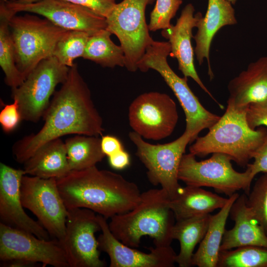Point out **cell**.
Masks as SVG:
<instances>
[{
  "mask_svg": "<svg viewBox=\"0 0 267 267\" xmlns=\"http://www.w3.org/2000/svg\"><path fill=\"white\" fill-rule=\"evenodd\" d=\"M43 118L44 125L38 132L13 144L12 153L17 162L24 164L44 144L65 135H102V119L77 64L70 67L67 79L54 92Z\"/></svg>",
  "mask_w": 267,
  "mask_h": 267,
  "instance_id": "cell-1",
  "label": "cell"
},
{
  "mask_svg": "<svg viewBox=\"0 0 267 267\" xmlns=\"http://www.w3.org/2000/svg\"><path fill=\"white\" fill-rule=\"evenodd\" d=\"M56 181L68 210L88 209L106 220L132 210L141 199L136 184L96 166L71 171Z\"/></svg>",
  "mask_w": 267,
  "mask_h": 267,
  "instance_id": "cell-2",
  "label": "cell"
},
{
  "mask_svg": "<svg viewBox=\"0 0 267 267\" xmlns=\"http://www.w3.org/2000/svg\"><path fill=\"white\" fill-rule=\"evenodd\" d=\"M170 200L161 188L142 192L140 201L134 208L110 219V231L122 243L133 248L139 246L144 236L153 239L155 246H171L176 219Z\"/></svg>",
  "mask_w": 267,
  "mask_h": 267,
  "instance_id": "cell-3",
  "label": "cell"
},
{
  "mask_svg": "<svg viewBox=\"0 0 267 267\" xmlns=\"http://www.w3.org/2000/svg\"><path fill=\"white\" fill-rule=\"evenodd\" d=\"M247 108H237L227 103L223 115L206 135L196 138L189 148V153L201 157L222 153L238 166L247 167L267 134L265 127L253 130L249 126Z\"/></svg>",
  "mask_w": 267,
  "mask_h": 267,
  "instance_id": "cell-4",
  "label": "cell"
},
{
  "mask_svg": "<svg viewBox=\"0 0 267 267\" xmlns=\"http://www.w3.org/2000/svg\"><path fill=\"white\" fill-rule=\"evenodd\" d=\"M171 46L167 42L153 40L138 64V70L145 72L153 69L162 77L177 98L185 116L184 131L191 135V142L204 129H210L220 116L206 109L187 84V78L179 77L168 63Z\"/></svg>",
  "mask_w": 267,
  "mask_h": 267,
  "instance_id": "cell-5",
  "label": "cell"
},
{
  "mask_svg": "<svg viewBox=\"0 0 267 267\" xmlns=\"http://www.w3.org/2000/svg\"><path fill=\"white\" fill-rule=\"evenodd\" d=\"M9 26L16 64L24 80L41 61L53 56L57 42L67 31L45 18L30 14L14 15Z\"/></svg>",
  "mask_w": 267,
  "mask_h": 267,
  "instance_id": "cell-6",
  "label": "cell"
},
{
  "mask_svg": "<svg viewBox=\"0 0 267 267\" xmlns=\"http://www.w3.org/2000/svg\"><path fill=\"white\" fill-rule=\"evenodd\" d=\"M231 158L225 154L213 153L206 160L197 161L196 156L189 153L182 157L178 178L186 185L213 188L216 192L230 197L242 190L247 195L254 179L250 168L240 173L232 167Z\"/></svg>",
  "mask_w": 267,
  "mask_h": 267,
  "instance_id": "cell-7",
  "label": "cell"
},
{
  "mask_svg": "<svg viewBox=\"0 0 267 267\" xmlns=\"http://www.w3.org/2000/svg\"><path fill=\"white\" fill-rule=\"evenodd\" d=\"M154 0H123L106 17V29L119 39L125 54V67L129 71L138 70L139 61L154 40L145 18L146 7Z\"/></svg>",
  "mask_w": 267,
  "mask_h": 267,
  "instance_id": "cell-8",
  "label": "cell"
},
{
  "mask_svg": "<svg viewBox=\"0 0 267 267\" xmlns=\"http://www.w3.org/2000/svg\"><path fill=\"white\" fill-rule=\"evenodd\" d=\"M129 137L136 147L135 154L147 169L150 182L161 186L170 199L178 193L181 186L178 183V172L187 144L191 143V135L184 131L176 140L167 143L154 144L144 140L133 131Z\"/></svg>",
  "mask_w": 267,
  "mask_h": 267,
  "instance_id": "cell-9",
  "label": "cell"
},
{
  "mask_svg": "<svg viewBox=\"0 0 267 267\" xmlns=\"http://www.w3.org/2000/svg\"><path fill=\"white\" fill-rule=\"evenodd\" d=\"M69 69L50 56L41 61L19 87L11 89L22 120L36 123L43 118L56 87L66 81Z\"/></svg>",
  "mask_w": 267,
  "mask_h": 267,
  "instance_id": "cell-10",
  "label": "cell"
},
{
  "mask_svg": "<svg viewBox=\"0 0 267 267\" xmlns=\"http://www.w3.org/2000/svg\"><path fill=\"white\" fill-rule=\"evenodd\" d=\"M20 196L24 208L37 217L50 236L61 241L65 234L68 209L56 178L25 175L21 180Z\"/></svg>",
  "mask_w": 267,
  "mask_h": 267,
  "instance_id": "cell-11",
  "label": "cell"
},
{
  "mask_svg": "<svg viewBox=\"0 0 267 267\" xmlns=\"http://www.w3.org/2000/svg\"><path fill=\"white\" fill-rule=\"evenodd\" d=\"M128 119L133 131L144 139L159 140L169 136L178 120L176 104L167 94L142 93L129 108Z\"/></svg>",
  "mask_w": 267,
  "mask_h": 267,
  "instance_id": "cell-12",
  "label": "cell"
},
{
  "mask_svg": "<svg viewBox=\"0 0 267 267\" xmlns=\"http://www.w3.org/2000/svg\"><path fill=\"white\" fill-rule=\"evenodd\" d=\"M101 230L97 215L86 208L68 210L64 236L60 241L69 267H103L95 233Z\"/></svg>",
  "mask_w": 267,
  "mask_h": 267,
  "instance_id": "cell-13",
  "label": "cell"
},
{
  "mask_svg": "<svg viewBox=\"0 0 267 267\" xmlns=\"http://www.w3.org/2000/svg\"><path fill=\"white\" fill-rule=\"evenodd\" d=\"M24 260L54 267H69L61 241L45 240L0 222V260Z\"/></svg>",
  "mask_w": 267,
  "mask_h": 267,
  "instance_id": "cell-14",
  "label": "cell"
},
{
  "mask_svg": "<svg viewBox=\"0 0 267 267\" xmlns=\"http://www.w3.org/2000/svg\"><path fill=\"white\" fill-rule=\"evenodd\" d=\"M15 13L37 14L57 26L67 31L87 32L90 35L106 28V18L89 9L63 0H41L30 3H19L4 0Z\"/></svg>",
  "mask_w": 267,
  "mask_h": 267,
  "instance_id": "cell-15",
  "label": "cell"
},
{
  "mask_svg": "<svg viewBox=\"0 0 267 267\" xmlns=\"http://www.w3.org/2000/svg\"><path fill=\"white\" fill-rule=\"evenodd\" d=\"M101 234L97 238L99 249L110 258V267H173L177 254L171 246H155L146 253L127 246L110 231L106 219L97 214Z\"/></svg>",
  "mask_w": 267,
  "mask_h": 267,
  "instance_id": "cell-16",
  "label": "cell"
},
{
  "mask_svg": "<svg viewBox=\"0 0 267 267\" xmlns=\"http://www.w3.org/2000/svg\"><path fill=\"white\" fill-rule=\"evenodd\" d=\"M24 170L13 168L0 163V222L32 233L37 237L50 239L45 229L30 218L25 212L20 196Z\"/></svg>",
  "mask_w": 267,
  "mask_h": 267,
  "instance_id": "cell-17",
  "label": "cell"
},
{
  "mask_svg": "<svg viewBox=\"0 0 267 267\" xmlns=\"http://www.w3.org/2000/svg\"><path fill=\"white\" fill-rule=\"evenodd\" d=\"M195 8L191 3L186 4L181 11L175 25L162 30V35L168 40L171 46L170 55L177 59L178 69L185 78L192 79L219 105L223 106L214 97L204 85L194 66V50L191 44L193 29L196 27L200 12L194 14Z\"/></svg>",
  "mask_w": 267,
  "mask_h": 267,
  "instance_id": "cell-18",
  "label": "cell"
},
{
  "mask_svg": "<svg viewBox=\"0 0 267 267\" xmlns=\"http://www.w3.org/2000/svg\"><path fill=\"white\" fill-rule=\"evenodd\" d=\"M246 201L244 193L239 195L232 205L229 215L235 224L231 229H225L221 251L247 245L267 248V235Z\"/></svg>",
  "mask_w": 267,
  "mask_h": 267,
  "instance_id": "cell-19",
  "label": "cell"
},
{
  "mask_svg": "<svg viewBox=\"0 0 267 267\" xmlns=\"http://www.w3.org/2000/svg\"><path fill=\"white\" fill-rule=\"evenodd\" d=\"M232 4L228 0H208L205 15L200 18L196 27L197 31L193 36L195 54L199 65L203 63L204 59L207 60L211 79L214 77L210 61L212 41L221 28L237 22Z\"/></svg>",
  "mask_w": 267,
  "mask_h": 267,
  "instance_id": "cell-20",
  "label": "cell"
},
{
  "mask_svg": "<svg viewBox=\"0 0 267 267\" xmlns=\"http://www.w3.org/2000/svg\"><path fill=\"white\" fill-rule=\"evenodd\" d=\"M227 103L239 108L267 99V56L250 63L228 83Z\"/></svg>",
  "mask_w": 267,
  "mask_h": 267,
  "instance_id": "cell-21",
  "label": "cell"
},
{
  "mask_svg": "<svg viewBox=\"0 0 267 267\" xmlns=\"http://www.w3.org/2000/svg\"><path fill=\"white\" fill-rule=\"evenodd\" d=\"M23 170L26 175L45 178L67 175L71 171L65 142L58 138L44 144L24 163Z\"/></svg>",
  "mask_w": 267,
  "mask_h": 267,
  "instance_id": "cell-22",
  "label": "cell"
},
{
  "mask_svg": "<svg viewBox=\"0 0 267 267\" xmlns=\"http://www.w3.org/2000/svg\"><path fill=\"white\" fill-rule=\"evenodd\" d=\"M228 200L201 187L186 185L170 200V207L176 221H178L210 214L222 208Z\"/></svg>",
  "mask_w": 267,
  "mask_h": 267,
  "instance_id": "cell-23",
  "label": "cell"
},
{
  "mask_svg": "<svg viewBox=\"0 0 267 267\" xmlns=\"http://www.w3.org/2000/svg\"><path fill=\"white\" fill-rule=\"evenodd\" d=\"M239 195L235 193L229 197L227 202L220 211L212 215L206 233L193 255L192 266L217 267L226 221L231 207Z\"/></svg>",
  "mask_w": 267,
  "mask_h": 267,
  "instance_id": "cell-24",
  "label": "cell"
},
{
  "mask_svg": "<svg viewBox=\"0 0 267 267\" xmlns=\"http://www.w3.org/2000/svg\"><path fill=\"white\" fill-rule=\"evenodd\" d=\"M211 217L210 214L199 215L177 221L175 223L172 238L179 242L180 250L176 258V263L179 267L192 266L193 251L204 238Z\"/></svg>",
  "mask_w": 267,
  "mask_h": 267,
  "instance_id": "cell-25",
  "label": "cell"
},
{
  "mask_svg": "<svg viewBox=\"0 0 267 267\" xmlns=\"http://www.w3.org/2000/svg\"><path fill=\"white\" fill-rule=\"evenodd\" d=\"M16 13L5 5L4 0L0 5V66L4 74L5 83L11 89L19 87L24 79L18 69L9 21Z\"/></svg>",
  "mask_w": 267,
  "mask_h": 267,
  "instance_id": "cell-26",
  "label": "cell"
},
{
  "mask_svg": "<svg viewBox=\"0 0 267 267\" xmlns=\"http://www.w3.org/2000/svg\"><path fill=\"white\" fill-rule=\"evenodd\" d=\"M65 142L71 171L87 169L102 161L105 155L101 147V138L77 134Z\"/></svg>",
  "mask_w": 267,
  "mask_h": 267,
  "instance_id": "cell-27",
  "label": "cell"
},
{
  "mask_svg": "<svg viewBox=\"0 0 267 267\" xmlns=\"http://www.w3.org/2000/svg\"><path fill=\"white\" fill-rule=\"evenodd\" d=\"M111 35L104 29L90 35L82 57L104 67H125L124 50L112 41Z\"/></svg>",
  "mask_w": 267,
  "mask_h": 267,
  "instance_id": "cell-28",
  "label": "cell"
},
{
  "mask_svg": "<svg viewBox=\"0 0 267 267\" xmlns=\"http://www.w3.org/2000/svg\"><path fill=\"white\" fill-rule=\"evenodd\" d=\"M217 267H267V248L247 245L221 251Z\"/></svg>",
  "mask_w": 267,
  "mask_h": 267,
  "instance_id": "cell-29",
  "label": "cell"
},
{
  "mask_svg": "<svg viewBox=\"0 0 267 267\" xmlns=\"http://www.w3.org/2000/svg\"><path fill=\"white\" fill-rule=\"evenodd\" d=\"M90 35L81 31H67L57 42L53 56L62 65L68 67L74 61L83 56Z\"/></svg>",
  "mask_w": 267,
  "mask_h": 267,
  "instance_id": "cell-30",
  "label": "cell"
},
{
  "mask_svg": "<svg viewBox=\"0 0 267 267\" xmlns=\"http://www.w3.org/2000/svg\"><path fill=\"white\" fill-rule=\"evenodd\" d=\"M246 202L267 235V173L256 180Z\"/></svg>",
  "mask_w": 267,
  "mask_h": 267,
  "instance_id": "cell-31",
  "label": "cell"
},
{
  "mask_svg": "<svg viewBox=\"0 0 267 267\" xmlns=\"http://www.w3.org/2000/svg\"><path fill=\"white\" fill-rule=\"evenodd\" d=\"M182 0H156L150 13L148 28L150 31L163 30L169 27L171 21L176 14Z\"/></svg>",
  "mask_w": 267,
  "mask_h": 267,
  "instance_id": "cell-32",
  "label": "cell"
},
{
  "mask_svg": "<svg viewBox=\"0 0 267 267\" xmlns=\"http://www.w3.org/2000/svg\"><path fill=\"white\" fill-rule=\"evenodd\" d=\"M22 120L17 102L4 104L0 112V124L5 133L14 131Z\"/></svg>",
  "mask_w": 267,
  "mask_h": 267,
  "instance_id": "cell-33",
  "label": "cell"
},
{
  "mask_svg": "<svg viewBox=\"0 0 267 267\" xmlns=\"http://www.w3.org/2000/svg\"><path fill=\"white\" fill-rule=\"evenodd\" d=\"M246 118L249 126L253 130L261 126L267 127V99L249 105Z\"/></svg>",
  "mask_w": 267,
  "mask_h": 267,
  "instance_id": "cell-34",
  "label": "cell"
},
{
  "mask_svg": "<svg viewBox=\"0 0 267 267\" xmlns=\"http://www.w3.org/2000/svg\"><path fill=\"white\" fill-rule=\"evenodd\" d=\"M92 10L97 14L106 17L116 4V0H63Z\"/></svg>",
  "mask_w": 267,
  "mask_h": 267,
  "instance_id": "cell-35",
  "label": "cell"
},
{
  "mask_svg": "<svg viewBox=\"0 0 267 267\" xmlns=\"http://www.w3.org/2000/svg\"><path fill=\"white\" fill-rule=\"evenodd\" d=\"M253 158L254 161L252 164H248L247 166L251 170L252 178L259 173H267V134L258 149L256 150Z\"/></svg>",
  "mask_w": 267,
  "mask_h": 267,
  "instance_id": "cell-36",
  "label": "cell"
},
{
  "mask_svg": "<svg viewBox=\"0 0 267 267\" xmlns=\"http://www.w3.org/2000/svg\"><path fill=\"white\" fill-rule=\"evenodd\" d=\"M101 147L103 153L107 156L124 149L120 139L117 137L111 135L102 136L101 138Z\"/></svg>",
  "mask_w": 267,
  "mask_h": 267,
  "instance_id": "cell-37",
  "label": "cell"
},
{
  "mask_svg": "<svg viewBox=\"0 0 267 267\" xmlns=\"http://www.w3.org/2000/svg\"><path fill=\"white\" fill-rule=\"evenodd\" d=\"M110 167L115 170H121L130 164V154L124 149L108 156Z\"/></svg>",
  "mask_w": 267,
  "mask_h": 267,
  "instance_id": "cell-38",
  "label": "cell"
},
{
  "mask_svg": "<svg viewBox=\"0 0 267 267\" xmlns=\"http://www.w3.org/2000/svg\"><path fill=\"white\" fill-rule=\"evenodd\" d=\"M0 262L1 267H35L38 264L37 263L21 259H13L5 262Z\"/></svg>",
  "mask_w": 267,
  "mask_h": 267,
  "instance_id": "cell-39",
  "label": "cell"
},
{
  "mask_svg": "<svg viewBox=\"0 0 267 267\" xmlns=\"http://www.w3.org/2000/svg\"><path fill=\"white\" fill-rule=\"evenodd\" d=\"M9 1L19 3H30L35 2L41 0H7Z\"/></svg>",
  "mask_w": 267,
  "mask_h": 267,
  "instance_id": "cell-40",
  "label": "cell"
},
{
  "mask_svg": "<svg viewBox=\"0 0 267 267\" xmlns=\"http://www.w3.org/2000/svg\"><path fill=\"white\" fill-rule=\"evenodd\" d=\"M230 1L232 4H235L238 0H228Z\"/></svg>",
  "mask_w": 267,
  "mask_h": 267,
  "instance_id": "cell-41",
  "label": "cell"
}]
</instances>
